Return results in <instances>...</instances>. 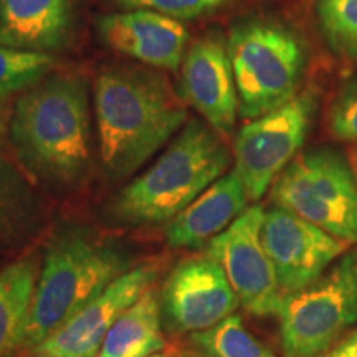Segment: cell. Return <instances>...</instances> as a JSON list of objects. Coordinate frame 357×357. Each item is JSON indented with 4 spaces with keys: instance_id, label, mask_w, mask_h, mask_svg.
I'll return each mask as SVG.
<instances>
[{
    "instance_id": "2",
    "label": "cell",
    "mask_w": 357,
    "mask_h": 357,
    "mask_svg": "<svg viewBox=\"0 0 357 357\" xmlns=\"http://www.w3.org/2000/svg\"><path fill=\"white\" fill-rule=\"evenodd\" d=\"M40 253L32 311L15 356L56 333L83 306L137 265L136 252L126 242L78 222L56 223Z\"/></svg>"
},
{
    "instance_id": "7",
    "label": "cell",
    "mask_w": 357,
    "mask_h": 357,
    "mask_svg": "<svg viewBox=\"0 0 357 357\" xmlns=\"http://www.w3.org/2000/svg\"><path fill=\"white\" fill-rule=\"evenodd\" d=\"M284 357H318L357 326V247L314 283L287 294L278 314Z\"/></svg>"
},
{
    "instance_id": "18",
    "label": "cell",
    "mask_w": 357,
    "mask_h": 357,
    "mask_svg": "<svg viewBox=\"0 0 357 357\" xmlns=\"http://www.w3.org/2000/svg\"><path fill=\"white\" fill-rule=\"evenodd\" d=\"M40 248L26 250L0 270V357L19 352L37 288Z\"/></svg>"
},
{
    "instance_id": "24",
    "label": "cell",
    "mask_w": 357,
    "mask_h": 357,
    "mask_svg": "<svg viewBox=\"0 0 357 357\" xmlns=\"http://www.w3.org/2000/svg\"><path fill=\"white\" fill-rule=\"evenodd\" d=\"M124 8H147L176 20L197 19L225 6L230 0H114Z\"/></svg>"
},
{
    "instance_id": "9",
    "label": "cell",
    "mask_w": 357,
    "mask_h": 357,
    "mask_svg": "<svg viewBox=\"0 0 357 357\" xmlns=\"http://www.w3.org/2000/svg\"><path fill=\"white\" fill-rule=\"evenodd\" d=\"M263 217L261 205H252L207 245V255L222 266L240 306L258 318L278 316L284 298L261 243Z\"/></svg>"
},
{
    "instance_id": "22",
    "label": "cell",
    "mask_w": 357,
    "mask_h": 357,
    "mask_svg": "<svg viewBox=\"0 0 357 357\" xmlns=\"http://www.w3.org/2000/svg\"><path fill=\"white\" fill-rule=\"evenodd\" d=\"M314 12L333 52L357 61V0H318Z\"/></svg>"
},
{
    "instance_id": "28",
    "label": "cell",
    "mask_w": 357,
    "mask_h": 357,
    "mask_svg": "<svg viewBox=\"0 0 357 357\" xmlns=\"http://www.w3.org/2000/svg\"><path fill=\"white\" fill-rule=\"evenodd\" d=\"M187 357H212V356L205 354V352H204V354H195V356H187Z\"/></svg>"
},
{
    "instance_id": "3",
    "label": "cell",
    "mask_w": 357,
    "mask_h": 357,
    "mask_svg": "<svg viewBox=\"0 0 357 357\" xmlns=\"http://www.w3.org/2000/svg\"><path fill=\"white\" fill-rule=\"evenodd\" d=\"M95 116L101 164L111 181L131 177L187 124V109L171 83L132 66L98 75Z\"/></svg>"
},
{
    "instance_id": "8",
    "label": "cell",
    "mask_w": 357,
    "mask_h": 357,
    "mask_svg": "<svg viewBox=\"0 0 357 357\" xmlns=\"http://www.w3.org/2000/svg\"><path fill=\"white\" fill-rule=\"evenodd\" d=\"M318 111L312 88L298 93L287 105L252 119L235 137L236 176L248 199L258 202L288 164L300 154Z\"/></svg>"
},
{
    "instance_id": "17",
    "label": "cell",
    "mask_w": 357,
    "mask_h": 357,
    "mask_svg": "<svg viewBox=\"0 0 357 357\" xmlns=\"http://www.w3.org/2000/svg\"><path fill=\"white\" fill-rule=\"evenodd\" d=\"M47 229V207L33 181L0 153V252L30 247Z\"/></svg>"
},
{
    "instance_id": "10",
    "label": "cell",
    "mask_w": 357,
    "mask_h": 357,
    "mask_svg": "<svg viewBox=\"0 0 357 357\" xmlns=\"http://www.w3.org/2000/svg\"><path fill=\"white\" fill-rule=\"evenodd\" d=\"M159 294L164 331L172 336L207 331L240 306L222 266L207 253L177 261Z\"/></svg>"
},
{
    "instance_id": "13",
    "label": "cell",
    "mask_w": 357,
    "mask_h": 357,
    "mask_svg": "<svg viewBox=\"0 0 357 357\" xmlns=\"http://www.w3.org/2000/svg\"><path fill=\"white\" fill-rule=\"evenodd\" d=\"M181 96L218 134H230L238 114V93L227 40L205 35L187 50L181 70Z\"/></svg>"
},
{
    "instance_id": "20",
    "label": "cell",
    "mask_w": 357,
    "mask_h": 357,
    "mask_svg": "<svg viewBox=\"0 0 357 357\" xmlns=\"http://www.w3.org/2000/svg\"><path fill=\"white\" fill-rule=\"evenodd\" d=\"M190 341L212 357H276L270 347L245 328L242 318L236 314L207 331L192 334Z\"/></svg>"
},
{
    "instance_id": "12",
    "label": "cell",
    "mask_w": 357,
    "mask_h": 357,
    "mask_svg": "<svg viewBox=\"0 0 357 357\" xmlns=\"http://www.w3.org/2000/svg\"><path fill=\"white\" fill-rule=\"evenodd\" d=\"M160 270L162 268L158 260L137 263L95 300L83 306L56 333L19 356L96 357L116 319L158 283Z\"/></svg>"
},
{
    "instance_id": "23",
    "label": "cell",
    "mask_w": 357,
    "mask_h": 357,
    "mask_svg": "<svg viewBox=\"0 0 357 357\" xmlns=\"http://www.w3.org/2000/svg\"><path fill=\"white\" fill-rule=\"evenodd\" d=\"M328 124L337 141L357 142V75L339 86L329 108Z\"/></svg>"
},
{
    "instance_id": "15",
    "label": "cell",
    "mask_w": 357,
    "mask_h": 357,
    "mask_svg": "<svg viewBox=\"0 0 357 357\" xmlns=\"http://www.w3.org/2000/svg\"><path fill=\"white\" fill-rule=\"evenodd\" d=\"M248 195L235 171L223 174L189 207L167 223L172 248H204L248 208Z\"/></svg>"
},
{
    "instance_id": "21",
    "label": "cell",
    "mask_w": 357,
    "mask_h": 357,
    "mask_svg": "<svg viewBox=\"0 0 357 357\" xmlns=\"http://www.w3.org/2000/svg\"><path fill=\"white\" fill-rule=\"evenodd\" d=\"M55 58L50 53L17 50L0 45V106L17 93L25 91L47 77Z\"/></svg>"
},
{
    "instance_id": "29",
    "label": "cell",
    "mask_w": 357,
    "mask_h": 357,
    "mask_svg": "<svg viewBox=\"0 0 357 357\" xmlns=\"http://www.w3.org/2000/svg\"><path fill=\"white\" fill-rule=\"evenodd\" d=\"M356 167H357V153H356Z\"/></svg>"
},
{
    "instance_id": "14",
    "label": "cell",
    "mask_w": 357,
    "mask_h": 357,
    "mask_svg": "<svg viewBox=\"0 0 357 357\" xmlns=\"http://www.w3.org/2000/svg\"><path fill=\"white\" fill-rule=\"evenodd\" d=\"M105 43L141 63L177 71L189 43V32L181 20L162 13L132 8L111 13L100 20Z\"/></svg>"
},
{
    "instance_id": "26",
    "label": "cell",
    "mask_w": 357,
    "mask_h": 357,
    "mask_svg": "<svg viewBox=\"0 0 357 357\" xmlns=\"http://www.w3.org/2000/svg\"><path fill=\"white\" fill-rule=\"evenodd\" d=\"M8 147V116L0 106V153H6Z\"/></svg>"
},
{
    "instance_id": "6",
    "label": "cell",
    "mask_w": 357,
    "mask_h": 357,
    "mask_svg": "<svg viewBox=\"0 0 357 357\" xmlns=\"http://www.w3.org/2000/svg\"><path fill=\"white\" fill-rule=\"evenodd\" d=\"M270 199L342 242L357 243V177L339 151L314 147L298 154L276 177Z\"/></svg>"
},
{
    "instance_id": "16",
    "label": "cell",
    "mask_w": 357,
    "mask_h": 357,
    "mask_svg": "<svg viewBox=\"0 0 357 357\" xmlns=\"http://www.w3.org/2000/svg\"><path fill=\"white\" fill-rule=\"evenodd\" d=\"M71 0H0V45L48 53L71 40Z\"/></svg>"
},
{
    "instance_id": "11",
    "label": "cell",
    "mask_w": 357,
    "mask_h": 357,
    "mask_svg": "<svg viewBox=\"0 0 357 357\" xmlns=\"http://www.w3.org/2000/svg\"><path fill=\"white\" fill-rule=\"evenodd\" d=\"M261 243L273 263L283 296L310 287L351 248L349 243L278 205L265 212Z\"/></svg>"
},
{
    "instance_id": "5",
    "label": "cell",
    "mask_w": 357,
    "mask_h": 357,
    "mask_svg": "<svg viewBox=\"0 0 357 357\" xmlns=\"http://www.w3.org/2000/svg\"><path fill=\"white\" fill-rule=\"evenodd\" d=\"M227 47L242 118H260L298 95L306 48L288 26L260 19L240 22L231 26Z\"/></svg>"
},
{
    "instance_id": "25",
    "label": "cell",
    "mask_w": 357,
    "mask_h": 357,
    "mask_svg": "<svg viewBox=\"0 0 357 357\" xmlns=\"http://www.w3.org/2000/svg\"><path fill=\"white\" fill-rule=\"evenodd\" d=\"M318 357H357V329L347 334Z\"/></svg>"
},
{
    "instance_id": "19",
    "label": "cell",
    "mask_w": 357,
    "mask_h": 357,
    "mask_svg": "<svg viewBox=\"0 0 357 357\" xmlns=\"http://www.w3.org/2000/svg\"><path fill=\"white\" fill-rule=\"evenodd\" d=\"M160 294L154 287L116 319L96 357H151L166 347Z\"/></svg>"
},
{
    "instance_id": "4",
    "label": "cell",
    "mask_w": 357,
    "mask_h": 357,
    "mask_svg": "<svg viewBox=\"0 0 357 357\" xmlns=\"http://www.w3.org/2000/svg\"><path fill=\"white\" fill-rule=\"evenodd\" d=\"M230 160L220 134L190 119L153 166L114 195L106 213L126 229L164 225L220 178Z\"/></svg>"
},
{
    "instance_id": "27",
    "label": "cell",
    "mask_w": 357,
    "mask_h": 357,
    "mask_svg": "<svg viewBox=\"0 0 357 357\" xmlns=\"http://www.w3.org/2000/svg\"><path fill=\"white\" fill-rule=\"evenodd\" d=\"M151 357H172L171 354H166V352H158V354L151 356Z\"/></svg>"
},
{
    "instance_id": "1",
    "label": "cell",
    "mask_w": 357,
    "mask_h": 357,
    "mask_svg": "<svg viewBox=\"0 0 357 357\" xmlns=\"http://www.w3.org/2000/svg\"><path fill=\"white\" fill-rule=\"evenodd\" d=\"M8 147L33 184L82 187L93 167L86 79L55 75L22 91L8 114Z\"/></svg>"
}]
</instances>
